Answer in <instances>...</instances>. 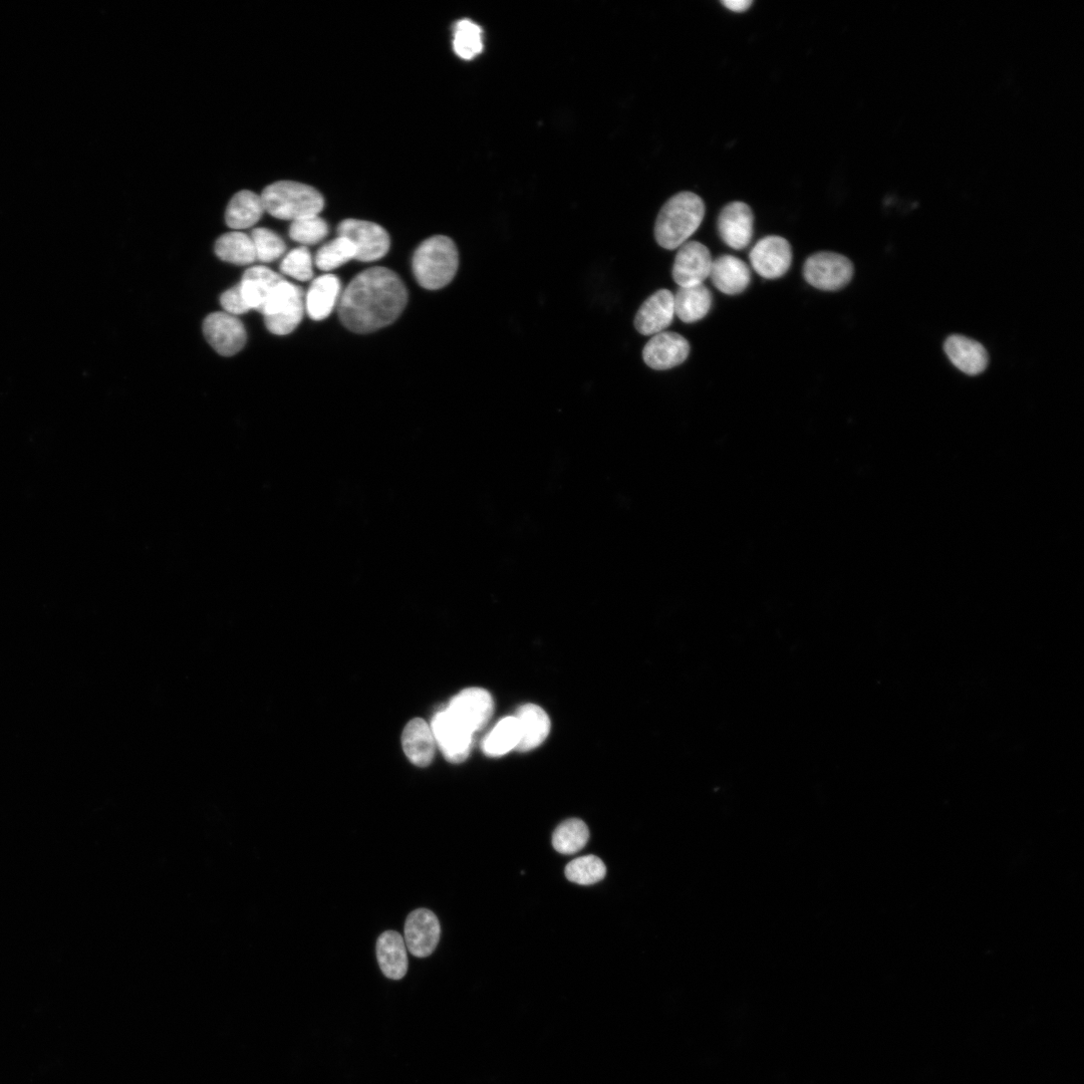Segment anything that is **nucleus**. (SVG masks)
Wrapping results in <instances>:
<instances>
[{
	"label": "nucleus",
	"instance_id": "ddd939ff",
	"mask_svg": "<svg viewBox=\"0 0 1084 1084\" xmlns=\"http://www.w3.org/2000/svg\"><path fill=\"white\" fill-rule=\"evenodd\" d=\"M404 932V941L410 953L425 958L435 951L440 941L441 927L433 912L418 909L408 916Z\"/></svg>",
	"mask_w": 1084,
	"mask_h": 1084
},
{
	"label": "nucleus",
	"instance_id": "412c9836",
	"mask_svg": "<svg viewBox=\"0 0 1084 1084\" xmlns=\"http://www.w3.org/2000/svg\"><path fill=\"white\" fill-rule=\"evenodd\" d=\"M340 280L333 275H325L316 279L305 298V306L309 317L316 322L329 318L337 305H339L342 293Z\"/></svg>",
	"mask_w": 1084,
	"mask_h": 1084
},
{
	"label": "nucleus",
	"instance_id": "f257e3e1",
	"mask_svg": "<svg viewBox=\"0 0 1084 1084\" xmlns=\"http://www.w3.org/2000/svg\"><path fill=\"white\" fill-rule=\"evenodd\" d=\"M408 303L405 284L393 270L369 268L359 274L342 294L339 317L356 334H369L393 324Z\"/></svg>",
	"mask_w": 1084,
	"mask_h": 1084
},
{
	"label": "nucleus",
	"instance_id": "9d476101",
	"mask_svg": "<svg viewBox=\"0 0 1084 1084\" xmlns=\"http://www.w3.org/2000/svg\"><path fill=\"white\" fill-rule=\"evenodd\" d=\"M431 729L435 742L449 762L461 763L467 759L473 745L474 734L446 709L434 716Z\"/></svg>",
	"mask_w": 1084,
	"mask_h": 1084
},
{
	"label": "nucleus",
	"instance_id": "f3484780",
	"mask_svg": "<svg viewBox=\"0 0 1084 1084\" xmlns=\"http://www.w3.org/2000/svg\"><path fill=\"white\" fill-rule=\"evenodd\" d=\"M709 278L721 293L737 296L750 285L751 273L748 265L738 257L723 255L713 260Z\"/></svg>",
	"mask_w": 1084,
	"mask_h": 1084
},
{
	"label": "nucleus",
	"instance_id": "6e6552de",
	"mask_svg": "<svg viewBox=\"0 0 1084 1084\" xmlns=\"http://www.w3.org/2000/svg\"><path fill=\"white\" fill-rule=\"evenodd\" d=\"M713 259L707 246L687 241L679 247L673 265V280L680 288L704 285L709 278Z\"/></svg>",
	"mask_w": 1084,
	"mask_h": 1084
},
{
	"label": "nucleus",
	"instance_id": "dca6fc26",
	"mask_svg": "<svg viewBox=\"0 0 1084 1084\" xmlns=\"http://www.w3.org/2000/svg\"><path fill=\"white\" fill-rule=\"evenodd\" d=\"M674 318V294L661 290L642 305L635 319V327L644 336H655L670 327Z\"/></svg>",
	"mask_w": 1084,
	"mask_h": 1084
},
{
	"label": "nucleus",
	"instance_id": "0eeeda50",
	"mask_svg": "<svg viewBox=\"0 0 1084 1084\" xmlns=\"http://www.w3.org/2000/svg\"><path fill=\"white\" fill-rule=\"evenodd\" d=\"M338 235L352 242L356 250V259L363 262H373L383 258L391 246L388 232L379 224L370 221L346 219L340 223Z\"/></svg>",
	"mask_w": 1084,
	"mask_h": 1084
},
{
	"label": "nucleus",
	"instance_id": "f03ea898",
	"mask_svg": "<svg viewBox=\"0 0 1084 1084\" xmlns=\"http://www.w3.org/2000/svg\"><path fill=\"white\" fill-rule=\"evenodd\" d=\"M705 212V204L697 194L685 191L673 196L662 207L655 224L658 244L669 250L682 246L698 230Z\"/></svg>",
	"mask_w": 1084,
	"mask_h": 1084
},
{
	"label": "nucleus",
	"instance_id": "393cba45",
	"mask_svg": "<svg viewBox=\"0 0 1084 1084\" xmlns=\"http://www.w3.org/2000/svg\"><path fill=\"white\" fill-rule=\"evenodd\" d=\"M264 212L260 195L242 190L230 200L225 214L227 225L236 230L246 229L256 224Z\"/></svg>",
	"mask_w": 1084,
	"mask_h": 1084
},
{
	"label": "nucleus",
	"instance_id": "1a4fd4ad",
	"mask_svg": "<svg viewBox=\"0 0 1084 1084\" xmlns=\"http://www.w3.org/2000/svg\"><path fill=\"white\" fill-rule=\"evenodd\" d=\"M749 259L756 273L766 280L783 277L792 262V249L789 242L776 235L759 240L752 248Z\"/></svg>",
	"mask_w": 1084,
	"mask_h": 1084
},
{
	"label": "nucleus",
	"instance_id": "5701e85b",
	"mask_svg": "<svg viewBox=\"0 0 1084 1084\" xmlns=\"http://www.w3.org/2000/svg\"><path fill=\"white\" fill-rule=\"evenodd\" d=\"M402 740L404 751L413 764L419 767L430 765L435 752L431 726L420 718L413 719L407 724Z\"/></svg>",
	"mask_w": 1084,
	"mask_h": 1084
},
{
	"label": "nucleus",
	"instance_id": "b1692460",
	"mask_svg": "<svg viewBox=\"0 0 1084 1084\" xmlns=\"http://www.w3.org/2000/svg\"><path fill=\"white\" fill-rule=\"evenodd\" d=\"M712 304V294L704 285L680 288L674 295L675 315L686 324L704 319Z\"/></svg>",
	"mask_w": 1084,
	"mask_h": 1084
},
{
	"label": "nucleus",
	"instance_id": "72a5a7b5",
	"mask_svg": "<svg viewBox=\"0 0 1084 1084\" xmlns=\"http://www.w3.org/2000/svg\"><path fill=\"white\" fill-rule=\"evenodd\" d=\"M314 260L311 252L306 247H299L291 251L283 260L282 273L300 282H309L313 279Z\"/></svg>",
	"mask_w": 1084,
	"mask_h": 1084
},
{
	"label": "nucleus",
	"instance_id": "bb28decb",
	"mask_svg": "<svg viewBox=\"0 0 1084 1084\" xmlns=\"http://www.w3.org/2000/svg\"><path fill=\"white\" fill-rule=\"evenodd\" d=\"M215 253L221 260L236 265H247L256 260L251 237L239 231L222 235L215 243Z\"/></svg>",
	"mask_w": 1084,
	"mask_h": 1084
},
{
	"label": "nucleus",
	"instance_id": "39448f33",
	"mask_svg": "<svg viewBox=\"0 0 1084 1084\" xmlns=\"http://www.w3.org/2000/svg\"><path fill=\"white\" fill-rule=\"evenodd\" d=\"M305 310L303 290L285 280L271 294L261 314L270 333L286 336L293 333L301 324Z\"/></svg>",
	"mask_w": 1084,
	"mask_h": 1084
},
{
	"label": "nucleus",
	"instance_id": "7ed1b4c3",
	"mask_svg": "<svg viewBox=\"0 0 1084 1084\" xmlns=\"http://www.w3.org/2000/svg\"><path fill=\"white\" fill-rule=\"evenodd\" d=\"M459 265L458 250L447 236L436 235L423 241L416 249L412 268L417 283L426 290L436 291L449 285Z\"/></svg>",
	"mask_w": 1084,
	"mask_h": 1084
},
{
	"label": "nucleus",
	"instance_id": "c85d7f7f",
	"mask_svg": "<svg viewBox=\"0 0 1084 1084\" xmlns=\"http://www.w3.org/2000/svg\"><path fill=\"white\" fill-rule=\"evenodd\" d=\"M453 48L456 55L463 60L476 58L483 51L481 28L470 20L458 22L454 30Z\"/></svg>",
	"mask_w": 1084,
	"mask_h": 1084
},
{
	"label": "nucleus",
	"instance_id": "a878e982",
	"mask_svg": "<svg viewBox=\"0 0 1084 1084\" xmlns=\"http://www.w3.org/2000/svg\"><path fill=\"white\" fill-rule=\"evenodd\" d=\"M520 741V731L515 716L500 720L485 737L482 743L487 756L499 757L516 750Z\"/></svg>",
	"mask_w": 1084,
	"mask_h": 1084
},
{
	"label": "nucleus",
	"instance_id": "4468645a",
	"mask_svg": "<svg viewBox=\"0 0 1084 1084\" xmlns=\"http://www.w3.org/2000/svg\"><path fill=\"white\" fill-rule=\"evenodd\" d=\"M690 354V344L681 335L662 332L647 343L643 358L647 366L654 370L665 371L683 364Z\"/></svg>",
	"mask_w": 1084,
	"mask_h": 1084
},
{
	"label": "nucleus",
	"instance_id": "4be33fe9",
	"mask_svg": "<svg viewBox=\"0 0 1084 1084\" xmlns=\"http://www.w3.org/2000/svg\"><path fill=\"white\" fill-rule=\"evenodd\" d=\"M377 958L383 974L389 979L401 980L408 972L407 947L396 931H387L379 937Z\"/></svg>",
	"mask_w": 1084,
	"mask_h": 1084
},
{
	"label": "nucleus",
	"instance_id": "6ab92c4d",
	"mask_svg": "<svg viewBox=\"0 0 1084 1084\" xmlns=\"http://www.w3.org/2000/svg\"><path fill=\"white\" fill-rule=\"evenodd\" d=\"M284 281L275 271L264 266H255L245 271L239 287L249 309L261 313L271 294Z\"/></svg>",
	"mask_w": 1084,
	"mask_h": 1084
},
{
	"label": "nucleus",
	"instance_id": "9b49d317",
	"mask_svg": "<svg viewBox=\"0 0 1084 1084\" xmlns=\"http://www.w3.org/2000/svg\"><path fill=\"white\" fill-rule=\"evenodd\" d=\"M446 710L475 735L490 720L494 711V703L491 695L486 690L469 688L455 696Z\"/></svg>",
	"mask_w": 1084,
	"mask_h": 1084
},
{
	"label": "nucleus",
	"instance_id": "7c9ffc66",
	"mask_svg": "<svg viewBox=\"0 0 1084 1084\" xmlns=\"http://www.w3.org/2000/svg\"><path fill=\"white\" fill-rule=\"evenodd\" d=\"M607 868L596 856H586L572 861L566 868V877L572 883L590 886L604 880Z\"/></svg>",
	"mask_w": 1084,
	"mask_h": 1084
},
{
	"label": "nucleus",
	"instance_id": "473e14b6",
	"mask_svg": "<svg viewBox=\"0 0 1084 1084\" xmlns=\"http://www.w3.org/2000/svg\"><path fill=\"white\" fill-rule=\"evenodd\" d=\"M328 234V223L319 215L293 221L290 228L291 238L304 245L317 244L324 240Z\"/></svg>",
	"mask_w": 1084,
	"mask_h": 1084
},
{
	"label": "nucleus",
	"instance_id": "2f4dec72",
	"mask_svg": "<svg viewBox=\"0 0 1084 1084\" xmlns=\"http://www.w3.org/2000/svg\"><path fill=\"white\" fill-rule=\"evenodd\" d=\"M256 260L271 262L279 259L287 249L285 241L276 232L267 228H256L251 233Z\"/></svg>",
	"mask_w": 1084,
	"mask_h": 1084
},
{
	"label": "nucleus",
	"instance_id": "a211bd4d",
	"mask_svg": "<svg viewBox=\"0 0 1084 1084\" xmlns=\"http://www.w3.org/2000/svg\"><path fill=\"white\" fill-rule=\"evenodd\" d=\"M944 350L952 364L968 376L982 374L989 365L986 349L978 342L964 336L949 337Z\"/></svg>",
	"mask_w": 1084,
	"mask_h": 1084
},
{
	"label": "nucleus",
	"instance_id": "f704fd0d",
	"mask_svg": "<svg viewBox=\"0 0 1084 1084\" xmlns=\"http://www.w3.org/2000/svg\"><path fill=\"white\" fill-rule=\"evenodd\" d=\"M220 303L224 311L232 316L242 315L250 311L242 297L239 284L223 293Z\"/></svg>",
	"mask_w": 1084,
	"mask_h": 1084
},
{
	"label": "nucleus",
	"instance_id": "20e7f679",
	"mask_svg": "<svg viewBox=\"0 0 1084 1084\" xmlns=\"http://www.w3.org/2000/svg\"><path fill=\"white\" fill-rule=\"evenodd\" d=\"M264 211L283 220L296 221L319 215L325 206L323 195L314 187L295 181H279L262 191Z\"/></svg>",
	"mask_w": 1084,
	"mask_h": 1084
},
{
	"label": "nucleus",
	"instance_id": "2eb2a0df",
	"mask_svg": "<svg viewBox=\"0 0 1084 1084\" xmlns=\"http://www.w3.org/2000/svg\"><path fill=\"white\" fill-rule=\"evenodd\" d=\"M720 237L729 247L746 248L753 237L754 215L749 205L736 201L726 205L718 217Z\"/></svg>",
	"mask_w": 1084,
	"mask_h": 1084
},
{
	"label": "nucleus",
	"instance_id": "c756f323",
	"mask_svg": "<svg viewBox=\"0 0 1084 1084\" xmlns=\"http://www.w3.org/2000/svg\"><path fill=\"white\" fill-rule=\"evenodd\" d=\"M352 259H356L354 245L348 238L338 235L337 238L325 244L318 251L315 262L319 269L332 271Z\"/></svg>",
	"mask_w": 1084,
	"mask_h": 1084
},
{
	"label": "nucleus",
	"instance_id": "423d86ee",
	"mask_svg": "<svg viewBox=\"0 0 1084 1084\" xmlns=\"http://www.w3.org/2000/svg\"><path fill=\"white\" fill-rule=\"evenodd\" d=\"M855 273L853 262L836 252H818L809 256L803 265L805 281L821 291L836 292L846 288Z\"/></svg>",
	"mask_w": 1084,
	"mask_h": 1084
},
{
	"label": "nucleus",
	"instance_id": "cd10ccee",
	"mask_svg": "<svg viewBox=\"0 0 1084 1084\" xmlns=\"http://www.w3.org/2000/svg\"><path fill=\"white\" fill-rule=\"evenodd\" d=\"M590 839L588 826L579 819H571L562 823L553 836V846L557 852L563 855H575L587 846Z\"/></svg>",
	"mask_w": 1084,
	"mask_h": 1084
},
{
	"label": "nucleus",
	"instance_id": "c9c22d12",
	"mask_svg": "<svg viewBox=\"0 0 1084 1084\" xmlns=\"http://www.w3.org/2000/svg\"><path fill=\"white\" fill-rule=\"evenodd\" d=\"M721 4L731 12H746L753 4L751 0H722Z\"/></svg>",
	"mask_w": 1084,
	"mask_h": 1084
},
{
	"label": "nucleus",
	"instance_id": "f8f14e48",
	"mask_svg": "<svg viewBox=\"0 0 1084 1084\" xmlns=\"http://www.w3.org/2000/svg\"><path fill=\"white\" fill-rule=\"evenodd\" d=\"M203 333L210 346L221 356L231 357L246 344L242 323L227 313H213L203 323Z\"/></svg>",
	"mask_w": 1084,
	"mask_h": 1084
},
{
	"label": "nucleus",
	"instance_id": "aec40b11",
	"mask_svg": "<svg viewBox=\"0 0 1084 1084\" xmlns=\"http://www.w3.org/2000/svg\"><path fill=\"white\" fill-rule=\"evenodd\" d=\"M514 716L520 731L517 751L528 752L546 741L551 732V720L544 709L534 704H526L521 706Z\"/></svg>",
	"mask_w": 1084,
	"mask_h": 1084
}]
</instances>
